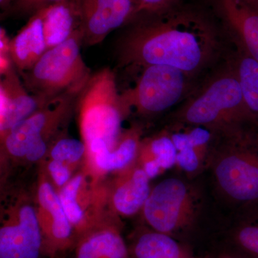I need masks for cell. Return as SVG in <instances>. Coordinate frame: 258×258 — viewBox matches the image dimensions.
I'll list each match as a JSON object with an SVG mask.
<instances>
[{
	"instance_id": "1",
	"label": "cell",
	"mask_w": 258,
	"mask_h": 258,
	"mask_svg": "<svg viewBox=\"0 0 258 258\" xmlns=\"http://www.w3.org/2000/svg\"><path fill=\"white\" fill-rule=\"evenodd\" d=\"M117 40L120 66H170L187 76L198 72L216 48L215 29L208 18L177 5L159 14L136 16Z\"/></svg>"
},
{
	"instance_id": "2",
	"label": "cell",
	"mask_w": 258,
	"mask_h": 258,
	"mask_svg": "<svg viewBox=\"0 0 258 258\" xmlns=\"http://www.w3.org/2000/svg\"><path fill=\"white\" fill-rule=\"evenodd\" d=\"M208 166L217 192L238 210L258 203V124L222 134Z\"/></svg>"
},
{
	"instance_id": "3",
	"label": "cell",
	"mask_w": 258,
	"mask_h": 258,
	"mask_svg": "<svg viewBox=\"0 0 258 258\" xmlns=\"http://www.w3.org/2000/svg\"><path fill=\"white\" fill-rule=\"evenodd\" d=\"M82 45L80 30L66 41L48 49L31 69L19 74L27 91L46 104L79 94L92 75L81 55Z\"/></svg>"
},
{
	"instance_id": "4",
	"label": "cell",
	"mask_w": 258,
	"mask_h": 258,
	"mask_svg": "<svg viewBox=\"0 0 258 258\" xmlns=\"http://www.w3.org/2000/svg\"><path fill=\"white\" fill-rule=\"evenodd\" d=\"M76 104L86 147L101 142L113 150L121 137L122 118L125 113L114 72L105 68L91 75L78 96Z\"/></svg>"
},
{
	"instance_id": "5",
	"label": "cell",
	"mask_w": 258,
	"mask_h": 258,
	"mask_svg": "<svg viewBox=\"0 0 258 258\" xmlns=\"http://www.w3.org/2000/svg\"><path fill=\"white\" fill-rule=\"evenodd\" d=\"M180 118L185 124L205 127L220 134L257 123L245 106L235 71L209 83L185 105Z\"/></svg>"
},
{
	"instance_id": "6",
	"label": "cell",
	"mask_w": 258,
	"mask_h": 258,
	"mask_svg": "<svg viewBox=\"0 0 258 258\" xmlns=\"http://www.w3.org/2000/svg\"><path fill=\"white\" fill-rule=\"evenodd\" d=\"M202 210V198L187 181L177 177L164 179L156 185L142 211L152 230L171 236L191 228Z\"/></svg>"
},
{
	"instance_id": "7",
	"label": "cell",
	"mask_w": 258,
	"mask_h": 258,
	"mask_svg": "<svg viewBox=\"0 0 258 258\" xmlns=\"http://www.w3.org/2000/svg\"><path fill=\"white\" fill-rule=\"evenodd\" d=\"M187 76L170 66L153 64L144 68L135 86L120 93L125 112L131 108L144 115L165 111L181 99Z\"/></svg>"
},
{
	"instance_id": "8",
	"label": "cell",
	"mask_w": 258,
	"mask_h": 258,
	"mask_svg": "<svg viewBox=\"0 0 258 258\" xmlns=\"http://www.w3.org/2000/svg\"><path fill=\"white\" fill-rule=\"evenodd\" d=\"M81 20L83 45L101 43L137 15L132 0H74Z\"/></svg>"
},
{
	"instance_id": "9",
	"label": "cell",
	"mask_w": 258,
	"mask_h": 258,
	"mask_svg": "<svg viewBox=\"0 0 258 258\" xmlns=\"http://www.w3.org/2000/svg\"><path fill=\"white\" fill-rule=\"evenodd\" d=\"M79 94L62 97L49 103L17 125L3 139L7 151L15 157H25L37 139H46L74 108Z\"/></svg>"
},
{
	"instance_id": "10",
	"label": "cell",
	"mask_w": 258,
	"mask_h": 258,
	"mask_svg": "<svg viewBox=\"0 0 258 258\" xmlns=\"http://www.w3.org/2000/svg\"><path fill=\"white\" fill-rule=\"evenodd\" d=\"M46 103L28 92L14 66L1 76L0 132L2 139Z\"/></svg>"
},
{
	"instance_id": "11",
	"label": "cell",
	"mask_w": 258,
	"mask_h": 258,
	"mask_svg": "<svg viewBox=\"0 0 258 258\" xmlns=\"http://www.w3.org/2000/svg\"><path fill=\"white\" fill-rule=\"evenodd\" d=\"M42 242L36 212L25 205L19 212L18 223L0 230V258H38Z\"/></svg>"
},
{
	"instance_id": "12",
	"label": "cell",
	"mask_w": 258,
	"mask_h": 258,
	"mask_svg": "<svg viewBox=\"0 0 258 258\" xmlns=\"http://www.w3.org/2000/svg\"><path fill=\"white\" fill-rule=\"evenodd\" d=\"M217 4L244 52L258 62V0H217Z\"/></svg>"
},
{
	"instance_id": "13",
	"label": "cell",
	"mask_w": 258,
	"mask_h": 258,
	"mask_svg": "<svg viewBox=\"0 0 258 258\" xmlns=\"http://www.w3.org/2000/svg\"><path fill=\"white\" fill-rule=\"evenodd\" d=\"M47 50L42 16L38 12L10 40V55L20 74L31 69Z\"/></svg>"
},
{
	"instance_id": "14",
	"label": "cell",
	"mask_w": 258,
	"mask_h": 258,
	"mask_svg": "<svg viewBox=\"0 0 258 258\" xmlns=\"http://www.w3.org/2000/svg\"><path fill=\"white\" fill-rule=\"evenodd\" d=\"M47 50L57 46L81 30L74 0H64L40 10Z\"/></svg>"
},
{
	"instance_id": "15",
	"label": "cell",
	"mask_w": 258,
	"mask_h": 258,
	"mask_svg": "<svg viewBox=\"0 0 258 258\" xmlns=\"http://www.w3.org/2000/svg\"><path fill=\"white\" fill-rule=\"evenodd\" d=\"M149 179L142 168L131 171L113 195L115 210L125 216L135 215L142 210L152 190Z\"/></svg>"
},
{
	"instance_id": "16",
	"label": "cell",
	"mask_w": 258,
	"mask_h": 258,
	"mask_svg": "<svg viewBox=\"0 0 258 258\" xmlns=\"http://www.w3.org/2000/svg\"><path fill=\"white\" fill-rule=\"evenodd\" d=\"M133 253L136 258H193L175 237L154 230L139 235Z\"/></svg>"
},
{
	"instance_id": "17",
	"label": "cell",
	"mask_w": 258,
	"mask_h": 258,
	"mask_svg": "<svg viewBox=\"0 0 258 258\" xmlns=\"http://www.w3.org/2000/svg\"><path fill=\"white\" fill-rule=\"evenodd\" d=\"M230 232L233 247L251 258H258V203L238 210Z\"/></svg>"
},
{
	"instance_id": "18",
	"label": "cell",
	"mask_w": 258,
	"mask_h": 258,
	"mask_svg": "<svg viewBox=\"0 0 258 258\" xmlns=\"http://www.w3.org/2000/svg\"><path fill=\"white\" fill-rule=\"evenodd\" d=\"M140 147L139 132L131 129L120 137L119 143L113 150L103 149L92 155L96 165L103 171L124 169L134 160Z\"/></svg>"
},
{
	"instance_id": "19",
	"label": "cell",
	"mask_w": 258,
	"mask_h": 258,
	"mask_svg": "<svg viewBox=\"0 0 258 258\" xmlns=\"http://www.w3.org/2000/svg\"><path fill=\"white\" fill-rule=\"evenodd\" d=\"M76 258H128V249L118 232L101 231L81 242Z\"/></svg>"
},
{
	"instance_id": "20",
	"label": "cell",
	"mask_w": 258,
	"mask_h": 258,
	"mask_svg": "<svg viewBox=\"0 0 258 258\" xmlns=\"http://www.w3.org/2000/svg\"><path fill=\"white\" fill-rule=\"evenodd\" d=\"M235 73L245 106L258 123V62L244 52Z\"/></svg>"
},
{
	"instance_id": "21",
	"label": "cell",
	"mask_w": 258,
	"mask_h": 258,
	"mask_svg": "<svg viewBox=\"0 0 258 258\" xmlns=\"http://www.w3.org/2000/svg\"><path fill=\"white\" fill-rule=\"evenodd\" d=\"M38 200L40 205L50 212L52 219V234L56 240L64 241L72 233V225L66 216L59 195L56 194L52 185L45 182L38 190Z\"/></svg>"
},
{
	"instance_id": "22",
	"label": "cell",
	"mask_w": 258,
	"mask_h": 258,
	"mask_svg": "<svg viewBox=\"0 0 258 258\" xmlns=\"http://www.w3.org/2000/svg\"><path fill=\"white\" fill-rule=\"evenodd\" d=\"M142 149L144 160L157 161L162 171L176 166L177 152L169 133L161 134L149 139Z\"/></svg>"
},
{
	"instance_id": "23",
	"label": "cell",
	"mask_w": 258,
	"mask_h": 258,
	"mask_svg": "<svg viewBox=\"0 0 258 258\" xmlns=\"http://www.w3.org/2000/svg\"><path fill=\"white\" fill-rule=\"evenodd\" d=\"M82 181V176H76L63 186L59 194L62 208L71 225H78L84 217V212L77 201Z\"/></svg>"
},
{
	"instance_id": "24",
	"label": "cell",
	"mask_w": 258,
	"mask_h": 258,
	"mask_svg": "<svg viewBox=\"0 0 258 258\" xmlns=\"http://www.w3.org/2000/svg\"><path fill=\"white\" fill-rule=\"evenodd\" d=\"M87 150L86 144L76 139H59L52 149L50 156L52 160L62 163H74L79 161Z\"/></svg>"
},
{
	"instance_id": "25",
	"label": "cell",
	"mask_w": 258,
	"mask_h": 258,
	"mask_svg": "<svg viewBox=\"0 0 258 258\" xmlns=\"http://www.w3.org/2000/svg\"><path fill=\"white\" fill-rule=\"evenodd\" d=\"M64 0H14L11 8L2 16H32L40 10Z\"/></svg>"
},
{
	"instance_id": "26",
	"label": "cell",
	"mask_w": 258,
	"mask_h": 258,
	"mask_svg": "<svg viewBox=\"0 0 258 258\" xmlns=\"http://www.w3.org/2000/svg\"><path fill=\"white\" fill-rule=\"evenodd\" d=\"M176 166L188 174H197L205 164L198 153L191 147L178 151L176 154Z\"/></svg>"
},
{
	"instance_id": "27",
	"label": "cell",
	"mask_w": 258,
	"mask_h": 258,
	"mask_svg": "<svg viewBox=\"0 0 258 258\" xmlns=\"http://www.w3.org/2000/svg\"><path fill=\"white\" fill-rule=\"evenodd\" d=\"M137 15L159 14L176 6L177 0H132Z\"/></svg>"
},
{
	"instance_id": "28",
	"label": "cell",
	"mask_w": 258,
	"mask_h": 258,
	"mask_svg": "<svg viewBox=\"0 0 258 258\" xmlns=\"http://www.w3.org/2000/svg\"><path fill=\"white\" fill-rule=\"evenodd\" d=\"M48 169L52 179L57 186H64L70 181L71 172L64 163L52 160L49 164Z\"/></svg>"
},
{
	"instance_id": "29",
	"label": "cell",
	"mask_w": 258,
	"mask_h": 258,
	"mask_svg": "<svg viewBox=\"0 0 258 258\" xmlns=\"http://www.w3.org/2000/svg\"><path fill=\"white\" fill-rule=\"evenodd\" d=\"M47 148L46 139L43 138L37 139L36 142H34L29 148L25 157L30 161L40 160L46 153Z\"/></svg>"
},
{
	"instance_id": "30",
	"label": "cell",
	"mask_w": 258,
	"mask_h": 258,
	"mask_svg": "<svg viewBox=\"0 0 258 258\" xmlns=\"http://www.w3.org/2000/svg\"><path fill=\"white\" fill-rule=\"evenodd\" d=\"M142 169L145 171L149 179L155 178L162 172V170L159 164H157V161L154 160L144 161Z\"/></svg>"
},
{
	"instance_id": "31",
	"label": "cell",
	"mask_w": 258,
	"mask_h": 258,
	"mask_svg": "<svg viewBox=\"0 0 258 258\" xmlns=\"http://www.w3.org/2000/svg\"><path fill=\"white\" fill-rule=\"evenodd\" d=\"M10 39L5 29H0V55H10Z\"/></svg>"
},
{
	"instance_id": "32",
	"label": "cell",
	"mask_w": 258,
	"mask_h": 258,
	"mask_svg": "<svg viewBox=\"0 0 258 258\" xmlns=\"http://www.w3.org/2000/svg\"><path fill=\"white\" fill-rule=\"evenodd\" d=\"M217 258H251L242 252H239L237 249L234 250H227L222 252L217 256Z\"/></svg>"
},
{
	"instance_id": "33",
	"label": "cell",
	"mask_w": 258,
	"mask_h": 258,
	"mask_svg": "<svg viewBox=\"0 0 258 258\" xmlns=\"http://www.w3.org/2000/svg\"><path fill=\"white\" fill-rule=\"evenodd\" d=\"M14 0H0V8L3 10V13H6L8 10H9Z\"/></svg>"
}]
</instances>
